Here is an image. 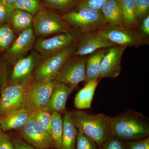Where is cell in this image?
Returning <instances> with one entry per match:
<instances>
[{"label": "cell", "instance_id": "cell-1", "mask_svg": "<svg viewBox=\"0 0 149 149\" xmlns=\"http://www.w3.org/2000/svg\"><path fill=\"white\" fill-rule=\"evenodd\" d=\"M111 135L123 141L144 139L149 135V119L141 113L128 110L110 117Z\"/></svg>", "mask_w": 149, "mask_h": 149}, {"label": "cell", "instance_id": "cell-34", "mask_svg": "<svg viewBox=\"0 0 149 149\" xmlns=\"http://www.w3.org/2000/svg\"><path fill=\"white\" fill-rule=\"evenodd\" d=\"M125 149H149V137L124 143Z\"/></svg>", "mask_w": 149, "mask_h": 149}, {"label": "cell", "instance_id": "cell-10", "mask_svg": "<svg viewBox=\"0 0 149 149\" xmlns=\"http://www.w3.org/2000/svg\"><path fill=\"white\" fill-rule=\"evenodd\" d=\"M42 60L37 51L32 50L27 56L13 64L10 83L29 85L33 81L35 70Z\"/></svg>", "mask_w": 149, "mask_h": 149}, {"label": "cell", "instance_id": "cell-19", "mask_svg": "<svg viewBox=\"0 0 149 149\" xmlns=\"http://www.w3.org/2000/svg\"><path fill=\"white\" fill-rule=\"evenodd\" d=\"M63 129L62 149H75L78 129L72 117V112L66 111L63 118Z\"/></svg>", "mask_w": 149, "mask_h": 149}, {"label": "cell", "instance_id": "cell-32", "mask_svg": "<svg viewBox=\"0 0 149 149\" xmlns=\"http://www.w3.org/2000/svg\"><path fill=\"white\" fill-rule=\"evenodd\" d=\"M109 0H80L75 8H88L100 10Z\"/></svg>", "mask_w": 149, "mask_h": 149}, {"label": "cell", "instance_id": "cell-14", "mask_svg": "<svg viewBox=\"0 0 149 149\" xmlns=\"http://www.w3.org/2000/svg\"><path fill=\"white\" fill-rule=\"evenodd\" d=\"M126 48L115 45L108 49L102 61L100 79L116 78L119 76L121 71V58Z\"/></svg>", "mask_w": 149, "mask_h": 149}, {"label": "cell", "instance_id": "cell-8", "mask_svg": "<svg viewBox=\"0 0 149 149\" xmlns=\"http://www.w3.org/2000/svg\"><path fill=\"white\" fill-rule=\"evenodd\" d=\"M29 85L10 82L7 83L1 91L0 117L25 108Z\"/></svg>", "mask_w": 149, "mask_h": 149}, {"label": "cell", "instance_id": "cell-30", "mask_svg": "<svg viewBox=\"0 0 149 149\" xmlns=\"http://www.w3.org/2000/svg\"><path fill=\"white\" fill-rule=\"evenodd\" d=\"M75 147L76 149H98L95 142L79 129H78Z\"/></svg>", "mask_w": 149, "mask_h": 149}, {"label": "cell", "instance_id": "cell-33", "mask_svg": "<svg viewBox=\"0 0 149 149\" xmlns=\"http://www.w3.org/2000/svg\"><path fill=\"white\" fill-rule=\"evenodd\" d=\"M100 149H125L123 141L111 135L100 147Z\"/></svg>", "mask_w": 149, "mask_h": 149}, {"label": "cell", "instance_id": "cell-27", "mask_svg": "<svg viewBox=\"0 0 149 149\" xmlns=\"http://www.w3.org/2000/svg\"><path fill=\"white\" fill-rule=\"evenodd\" d=\"M16 37L15 32L10 24H0V50L6 51Z\"/></svg>", "mask_w": 149, "mask_h": 149}, {"label": "cell", "instance_id": "cell-6", "mask_svg": "<svg viewBox=\"0 0 149 149\" xmlns=\"http://www.w3.org/2000/svg\"><path fill=\"white\" fill-rule=\"evenodd\" d=\"M82 34L78 29L72 27L67 32L48 38L39 37L35 41V49L40 54L43 60L63 50L76 42Z\"/></svg>", "mask_w": 149, "mask_h": 149}, {"label": "cell", "instance_id": "cell-24", "mask_svg": "<svg viewBox=\"0 0 149 149\" xmlns=\"http://www.w3.org/2000/svg\"><path fill=\"white\" fill-rule=\"evenodd\" d=\"M80 0H43V6L58 10L63 13L72 10L77 5Z\"/></svg>", "mask_w": 149, "mask_h": 149}, {"label": "cell", "instance_id": "cell-4", "mask_svg": "<svg viewBox=\"0 0 149 149\" xmlns=\"http://www.w3.org/2000/svg\"><path fill=\"white\" fill-rule=\"evenodd\" d=\"M61 15L71 27L82 34L96 32L106 24L100 10L75 8Z\"/></svg>", "mask_w": 149, "mask_h": 149}, {"label": "cell", "instance_id": "cell-11", "mask_svg": "<svg viewBox=\"0 0 149 149\" xmlns=\"http://www.w3.org/2000/svg\"><path fill=\"white\" fill-rule=\"evenodd\" d=\"M55 82L35 81L29 84L27 91L25 108L32 112L46 108Z\"/></svg>", "mask_w": 149, "mask_h": 149}, {"label": "cell", "instance_id": "cell-40", "mask_svg": "<svg viewBox=\"0 0 149 149\" xmlns=\"http://www.w3.org/2000/svg\"><path fill=\"white\" fill-rule=\"evenodd\" d=\"M51 149L50 148H48V149Z\"/></svg>", "mask_w": 149, "mask_h": 149}, {"label": "cell", "instance_id": "cell-38", "mask_svg": "<svg viewBox=\"0 0 149 149\" xmlns=\"http://www.w3.org/2000/svg\"><path fill=\"white\" fill-rule=\"evenodd\" d=\"M3 1H5L6 2L8 3L13 5L17 0H3Z\"/></svg>", "mask_w": 149, "mask_h": 149}, {"label": "cell", "instance_id": "cell-9", "mask_svg": "<svg viewBox=\"0 0 149 149\" xmlns=\"http://www.w3.org/2000/svg\"><path fill=\"white\" fill-rule=\"evenodd\" d=\"M86 56L73 55L70 57L62 66L54 81L77 88L86 77Z\"/></svg>", "mask_w": 149, "mask_h": 149}, {"label": "cell", "instance_id": "cell-18", "mask_svg": "<svg viewBox=\"0 0 149 149\" xmlns=\"http://www.w3.org/2000/svg\"><path fill=\"white\" fill-rule=\"evenodd\" d=\"M108 49H100L86 56V77L84 80L85 83L100 79V70L102 61Z\"/></svg>", "mask_w": 149, "mask_h": 149}, {"label": "cell", "instance_id": "cell-16", "mask_svg": "<svg viewBox=\"0 0 149 149\" xmlns=\"http://www.w3.org/2000/svg\"><path fill=\"white\" fill-rule=\"evenodd\" d=\"M76 88L63 83H56L49 102L45 108L51 113H61L66 111V104L68 97Z\"/></svg>", "mask_w": 149, "mask_h": 149}, {"label": "cell", "instance_id": "cell-37", "mask_svg": "<svg viewBox=\"0 0 149 149\" xmlns=\"http://www.w3.org/2000/svg\"><path fill=\"white\" fill-rule=\"evenodd\" d=\"M12 143L14 149H36L29 144H27L19 139H13Z\"/></svg>", "mask_w": 149, "mask_h": 149}, {"label": "cell", "instance_id": "cell-17", "mask_svg": "<svg viewBox=\"0 0 149 149\" xmlns=\"http://www.w3.org/2000/svg\"><path fill=\"white\" fill-rule=\"evenodd\" d=\"M33 112L23 108L1 116L0 127L4 131L21 128L32 117Z\"/></svg>", "mask_w": 149, "mask_h": 149}, {"label": "cell", "instance_id": "cell-22", "mask_svg": "<svg viewBox=\"0 0 149 149\" xmlns=\"http://www.w3.org/2000/svg\"><path fill=\"white\" fill-rule=\"evenodd\" d=\"M34 15L24 11L15 9L10 24L15 33H19L32 28Z\"/></svg>", "mask_w": 149, "mask_h": 149}, {"label": "cell", "instance_id": "cell-5", "mask_svg": "<svg viewBox=\"0 0 149 149\" xmlns=\"http://www.w3.org/2000/svg\"><path fill=\"white\" fill-rule=\"evenodd\" d=\"M71 28L61 15L43 6L34 17L32 28L37 37L44 38L67 32Z\"/></svg>", "mask_w": 149, "mask_h": 149}, {"label": "cell", "instance_id": "cell-39", "mask_svg": "<svg viewBox=\"0 0 149 149\" xmlns=\"http://www.w3.org/2000/svg\"><path fill=\"white\" fill-rule=\"evenodd\" d=\"M1 127H0V136H1L2 134H3V133H2L1 131Z\"/></svg>", "mask_w": 149, "mask_h": 149}, {"label": "cell", "instance_id": "cell-36", "mask_svg": "<svg viewBox=\"0 0 149 149\" xmlns=\"http://www.w3.org/2000/svg\"><path fill=\"white\" fill-rule=\"evenodd\" d=\"M0 149H14L8 136L3 133L0 136Z\"/></svg>", "mask_w": 149, "mask_h": 149}, {"label": "cell", "instance_id": "cell-28", "mask_svg": "<svg viewBox=\"0 0 149 149\" xmlns=\"http://www.w3.org/2000/svg\"><path fill=\"white\" fill-rule=\"evenodd\" d=\"M13 6L15 9L24 11L34 16L43 6L41 0H17Z\"/></svg>", "mask_w": 149, "mask_h": 149}, {"label": "cell", "instance_id": "cell-25", "mask_svg": "<svg viewBox=\"0 0 149 149\" xmlns=\"http://www.w3.org/2000/svg\"><path fill=\"white\" fill-rule=\"evenodd\" d=\"M32 118L40 128L52 136V115L51 112L45 108H43L34 112Z\"/></svg>", "mask_w": 149, "mask_h": 149}, {"label": "cell", "instance_id": "cell-20", "mask_svg": "<svg viewBox=\"0 0 149 149\" xmlns=\"http://www.w3.org/2000/svg\"><path fill=\"white\" fill-rule=\"evenodd\" d=\"M99 81L94 80L85 83V86L75 95L74 107L78 110L91 109L93 97Z\"/></svg>", "mask_w": 149, "mask_h": 149}, {"label": "cell", "instance_id": "cell-29", "mask_svg": "<svg viewBox=\"0 0 149 149\" xmlns=\"http://www.w3.org/2000/svg\"><path fill=\"white\" fill-rule=\"evenodd\" d=\"M135 19L138 24L149 13V0H134Z\"/></svg>", "mask_w": 149, "mask_h": 149}, {"label": "cell", "instance_id": "cell-23", "mask_svg": "<svg viewBox=\"0 0 149 149\" xmlns=\"http://www.w3.org/2000/svg\"><path fill=\"white\" fill-rule=\"evenodd\" d=\"M52 137L56 148L57 149H62L63 129V118L60 113L56 112L52 113Z\"/></svg>", "mask_w": 149, "mask_h": 149}, {"label": "cell", "instance_id": "cell-15", "mask_svg": "<svg viewBox=\"0 0 149 149\" xmlns=\"http://www.w3.org/2000/svg\"><path fill=\"white\" fill-rule=\"evenodd\" d=\"M115 46L106 40L97 31L82 34L73 55L87 56L102 49Z\"/></svg>", "mask_w": 149, "mask_h": 149}, {"label": "cell", "instance_id": "cell-12", "mask_svg": "<svg viewBox=\"0 0 149 149\" xmlns=\"http://www.w3.org/2000/svg\"><path fill=\"white\" fill-rule=\"evenodd\" d=\"M37 36L33 28L18 34L11 45L6 51V58L9 63L14 64L27 55L34 47Z\"/></svg>", "mask_w": 149, "mask_h": 149}, {"label": "cell", "instance_id": "cell-13", "mask_svg": "<svg viewBox=\"0 0 149 149\" xmlns=\"http://www.w3.org/2000/svg\"><path fill=\"white\" fill-rule=\"evenodd\" d=\"M20 129L23 139L35 149L51 148L55 146L52 136L40 128L32 116Z\"/></svg>", "mask_w": 149, "mask_h": 149}, {"label": "cell", "instance_id": "cell-35", "mask_svg": "<svg viewBox=\"0 0 149 149\" xmlns=\"http://www.w3.org/2000/svg\"><path fill=\"white\" fill-rule=\"evenodd\" d=\"M138 30L141 35L148 40L149 37V15H148L139 22Z\"/></svg>", "mask_w": 149, "mask_h": 149}, {"label": "cell", "instance_id": "cell-3", "mask_svg": "<svg viewBox=\"0 0 149 149\" xmlns=\"http://www.w3.org/2000/svg\"><path fill=\"white\" fill-rule=\"evenodd\" d=\"M97 32L115 45L138 48L148 43L138 29L125 24H106Z\"/></svg>", "mask_w": 149, "mask_h": 149}, {"label": "cell", "instance_id": "cell-21", "mask_svg": "<svg viewBox=\"0 0 149 149\" xmlns=\"http://www.w3.org/2000/svg\"><path fill=\"white\" fill-rule=\"evenodd\" d=\"M100 10L106 24H125L119 0H109L105 3Z\"/></svg>", "mask_w": 149, "mask_h": 149}, {"label": "cell", "instance_id": "cell-2", "mask_svg": "<svg viewBox=\"0 0 149 149\" xmlns=\"http://www.w3.org/2000/svg\"><path fill=\"white\" fill-rule=\"evenodd\" d=\"M75 127L100 147L111 135L110 117L104 113L90 114L81 110L72 112Z\"/></svg>", "mask_w": 149, "mask_h": 149}, {"label": "cell", "instance_id": "cell-7", "mask_svg": "<svg viewBox=\"0 0 149 149\" xmlns=\"http://www.w3.org/2000/svg\"><path fill=\"white\" fill-rule=\"evenodd\" d=\"M78 41L63 50L42 60L35 70L33 80L44 82L54 81L65 62L74 54Z\"/></svg>", "mask_w": 149, "mask_h": 149}, {"label": "cell", "instance_id": "cell-31", "mask_svg": "<svg viewBox=\"0 0 149 149\" xmlns=\"http://www.w3.org/2000/svg\"><path fill=\"white\" fill-rule=\"evenodd\" d=\"M14 10L12 4L0 0V24H9Z\"/></svg>", "mask_w": 149, "mask_h": 149}, {"label": "cell", "instance_id": "cell-26", "mask_svg": "<svg viewBox=\"0 0 149 149\" xmlns=\"http://www.w3.org/2000/svg\"><path fill=\"white\" fill-rule=\"evenodd\" d=\"M122 8L123 21L125 25L138 28L135 19L134 0H119Z\"/></svg>", "mask_w": 149, "mask_h": 149}]
</instances>
